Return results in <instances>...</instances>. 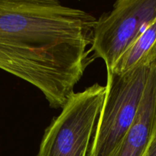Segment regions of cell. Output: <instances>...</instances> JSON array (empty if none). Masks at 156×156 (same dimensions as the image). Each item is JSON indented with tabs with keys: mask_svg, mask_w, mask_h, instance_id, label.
<instances>
[{
	"mask_svg": "<svg viewBox=\"0 0 156 156\" xmlns=\"http://www.w3.org/2000/svg\"><path fill=\"white\" fill-rule=\"evenodd\" d=\"M96 18L56 0H0V69L62 108L87 67Z\"/></svg>",
	"mask_w": 156,
	"mask_h": 156,
	"instance_id": "obj_1",
	"label": "cell"
},
{
	"mask_svg": "<svg viewBox=\"0 0 156 156\" xmlns=\"http://www.w3.org/2000/svg\"><path fill=\"white\" fill-rule=\"evenodd\" d=\"M151 67L107 73L106 94L88 156H112L135 120Z\"/></svg>",
	"mask_w": 156,
	"mask_h": 156,
	"instance_id": "obj_2",
	"label": "cell"
},
{
	"mask_svg": "<svg viewBox=\"0 0 156 156\" xmlns=\"http://www.w3.org/2000/svg\"><path fill=\"white\" fill-rule=\"evenodd\" d=\"M105 94L98 82L73 93L46 128L37 156H88Z\"/></svg>",
	"mask_w": 156,
	"mask_h": 156,
	"instance_id": "obj_3",
	"label": "cell"
},
{
	"mask_svg": "<svg viewBox=\"0 0 156 156\" xmlns=\"http://www.w3.org/2000/svg\"><path fill=\"white\" fill-rule=\"evenodd\" d=\"M156 17V0H118L96 20L91 50L111 73L122 55Z\"/></svg>",
	"mask_w": 156,
	"mask_h": 156,
	"instance_id": "obj_4",
	"label": "cell"
},
{
	"mask_svg": "<svg viewBox=\"0 0 156 156\" xmlns=\"http://www.w3.org/2000/svg\"><path fill=\"white\" fill-rule=\"evenodd\" d=\"M156 141V62L151 67L138 114L112 156H148Z\"/></svg>",
	"mask_w": 156,
	"mask_h": 156,
	"instance_id": "obj_5",
	"label": "cell"
},
{
	"mask_svg": "<svg viewBox=\"0 0 156 156\" xmlns=\"http://www.w3.org/2000/svg\"><path fill=\"white\" fill-rule=\"evenodd\" d=\"M156 62V17L148 24L123 53L111 73L123 74L139 67H150Z\"/></svg>",
	"mask_w": 156,
	"mask_h": 156,
	"instance_id": "obj_6",
	"label": "cell"
},
{
	"mask_svg": "<svg viewBox=\"0 0 156 156\" xmlns=\"http://www.w3.org/2000/svg\"><path fill=\"white\" fill-rule=\"evenodd\" d=\"M148 156H156V141L155 143H154L153 146H152V149L149 151V155Z\"/></svg>",
	"mask_w": 156,
	"mask_h": 156,
	"instance_id": "obj_7",
	"label": "cell"
}]
</instances>
